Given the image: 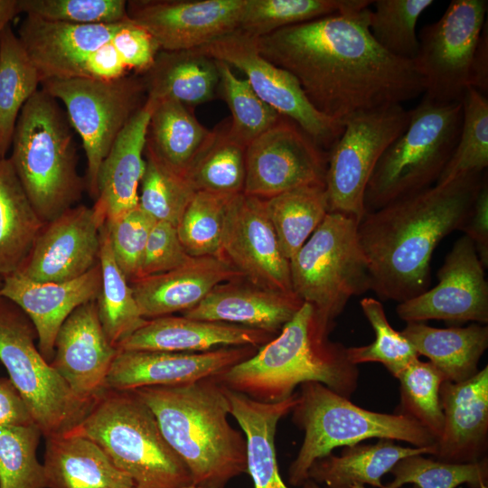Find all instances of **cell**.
<instances>
[{
    "label": "cell",
    "mask_w": 488,
    "mask_h": 488,
    "mask_svg": "<svg viewBox=\"0 0 488 488\" xmlns=\"http://www.w3.org/2000/svg\"><path fill=\"white\" fill-rule=\"evenodd\" d=\"M369 7L338 13L255 37L261 55L298 81L310 103L342 124L402 104L425 91L413 61L383 49L369 29Z\"/></svg>",
    "instance_id": "6da1fadb"
},
{
    "label": "cell",
    "mask_w": 488,
    "mask_h": 488,
    "mask_svg": "<svg viewBox=\"0 0 488 488\" xmlns=\"http://www.w3.org/2000/svg\"><path fill=\"white\" fill-rule=\"evenodd\" d=\"M487 172L471 174L398 199L358 223L371 290L381 300L407 301L427 291L437 244L467 220Z\"/></svg>",
    "instance_id": "7a4b0ae2"
},
{
    "label": "cell",
    "mask_w": 488,
    "mask_h": 488,
    "mask_svg": "<svg viewBox=\"0 0 488 488\" xmlns=\"http://www.w3.org/2000/svg\"><path fill=\"white\" fill-rule=\"evenodd\" d=\"M333 329L311 304L304 303L277 335L214 379L261 402L282 401L308 381L350 399L358 387L359 370L349 361L346 347L329 339Z\"/></svg>",
    "instance_id": "3957f363"
},
{
    "label": "cell",
    "mask_w": 488,
    "mask_h": 488,
    "mask_svg": "<svg viewBox=\"0 0 488 488\" xmlns=\"http://www.w3.org/2000/svg\"><path fill=\"white\" fill-rule=\"evenodd\" d=\"M133 391L152 410L193 484L224 488L234 477L248 473L246 439L230 424L224 387L214 378Z\"/></svg>",
    "instance_id": "277c9868"
},
{
    "label": "cell",
    "mask_w": 488,
    "mask_h": 488,
    "mask_svg": "<svg viewBox=\"0 0 488 488\" xmlns=\"http://www.w3.org/2000/svg\"><path fill=\"white\" fill-rule=\"evenodd\" d=\"M60 105L38 89L20 112L8 156L44 223L75 206L85 186L78 172L72 127Z\"/></svg>",
    "instance_id": "5b68a950"
},
{
    "label": "cell",
    "mask_w": 488,
    "mask_h": 488,
    "mask_svg": "<svg viewBox=\"0 0 488 488\" xmlns=\"http://www.w3.org/2000/svg\"><path fill=\"white\" fill-rule=\"evenodd\" d=\"M70 431L99 445L136 488H180L192 483L152 410L133 390L106 389Z\"/></svg>",
    "instance_id": "8992f818"
},
{
    "label": "cell",
    "mask_w": 488,
    "mask_h": 488,
    "mask_svg": "<svg viewBox=\"0 0 488 488\" xmlns=\"http://www.w3.org/2000/svg\"><path fill=\"white\" fill-rule=\"evenodd\" d=\"M292 420L305 436L288 468V482L302 486L314 461L340 446L360 444L369 438L399 440L416 447L436 444V438L405 414L380 413L361 408L316 381L300 385Z\"/></svg>",
    "instance_id": "52a82bcc"
},
{
    "label": "cell",
    "mask_w": 488,
    "mask_h": 488,
    "mask_svg": "<svg viewBox=\"0 0 488 488\" xmlns=\"http://www.w3.org/2000/svg\"><path fill=\"white\" fill-rule=\"evenodd\" d=\"M462 120L461 102L424 96L378 161L364 193L365 213L435 185L455 148Z\"/></svg>",
    "instance_id": "ba28073f"
},
{
    "label": "cell",
    "mask_w": 488,
    "mask_h": 488,
    "mask_svg": "<svg viewBox=\"0 0 488 488\" xmlns=\"http://www.w3.org/2000/svg\"><path fill=\"white\" fill-rule=\"evenodd\" d=\"M36 68L49 80H114L134 70L130 20L74 24L25 15L16 33Z\"/></svg>",
    "instance_id": "9c48e42d"
},
{
    "label": "cell",
    "mask_w": 488,
    "mask_h": 488,
    "mask_svg": "<svg viewBox=\"0 0 488 488\" xmlns=\"http://www.w3.org/2000/svg\"><path fill=\"white\" fill-rule=\"evenodd\" d=\"M358 223L351 216L328 212L289 260L294 294L333 327L352 296L371 290Z\"/></svg>",
    "instance_id": "30bf717a"
},
{
    "label": "cell",
    "mask_w": 488,
    "mask_h": 488,
    "mask_svg": "<svg viewBox=\"0 0 488 488\" xmlns=\"http://www.w3.org/2000/svg\"><path fill=\"white\" fill-rule=\"evenodd\" d=\"M29 316L0 296V361L45 437L78 425L93 401L79 399L41 354Z\"/></svg>",
    "instance_id": "8fae6325"
},
{
    "label": "cell",
    "mask_w": 488,
    "mask_h": 488,
    "mask_svg": "<svg viewBox=\"0 0 488 488\" xmlns=\"http://www.w3.org/2000/svg\"><path fill=\"white\" fill-rule=\"evenodd\" d=\"M41 89L63 104L72 128L80 136L87 159V188L98 197L99 167L118 134L145 104L142 75L114 80H49Z\"/></svg>",
    "instance_id": "7c38bea8"
},
{
    "label": "cell",
    "mask_w": 488,
    "mask_h": 488,
    "mask_svg": "<svg viewBox=\"0 0 488 488\" xmlns=\"http://www.w3.org/2000/svg\"><path fill=\"white\" fill-rule=\"evenodd\" d=\"M409 110L392 104L349 117L327 152L324 190L328 212L354 218L365 213L364 193L371 175L388 146L402 134Z\"/></svg>",
    "instance_id": "4fadbf2b"
},
{
    "label": "cell",
    "mask_w": 488,
    "mask_h": 488,
    "mask_svg": "<svg viewBox=\"0 0 488 488\" xmlns=\"http://www.w3.org/2000/svg\"><path fill=\"white\" fill-rule=\"evenodd\" d=\"M487 8L486 0H453L436 22L421 29L413 61L424 81V96L461 102L473 85Z\"/></svg>",
    "instance_id": "5bb4252c"
},
{
    "label": "cell",
    "mask_w": 488,
    "mask_h": 488,
    "mask_svg": "<svg viewBox=\"0 0 488 488\" xmlns=\"http://www.w3.org/2000/svg\"><path fill=\"white\" fill-rule=\"evenodd\" d=\"M196 50L240 70L263 101L322 149L329 151L343 133L344 125L315 109L292 74L261 55L255 37L236 30Z\"/></svg>",
    "instance_id": "9a60e30c"
},
{
    "label": "cell",
    "mask_w": 488,
    "mask_h": 488,
    "mask_svg": "<svg viewBox=\"0 0 488 488\" xmlns=\"http://www.w3.org/2000/svg\"><path fill=\"white\" fill-rule=\"evenodd\" d=\"M328 154L282 117L247 145L243 193L268 199L307 185L324 186Z\"/></svg>",
    "instance_id": "2e32d148"
},
{
    "label": "cell",
    "mask_w": 488,
    "mask_h": 488,
    "mask_svg": "<svg viewBox=\"0 0 488 488\" xmlns=\"http://www.w3.org/2000/svg\"><path fill=\"white\" fill-rule=\"evenodd\" d=\"M221 257L255 286L294 293L290 263L282 253L264 199L243 192L230 199L224 218Z\"/></svg>",
    "instance_id": "e0dca14e"
},
{
    "label": "cell",
    "mask_w": 488,
    "mask_h": 488,
    "mask_svg": "<svg viewBox=\"0 0 488 488\" xmlns=\"http://www.w3.org/2000/svg\"><path fill=\"white\" fill-rule=\"evenodd\" d=\"M472 240L463 235L437 271L438 284L399 303L398 316L408 322L443 320L450 324L488 323V283Z\"/></svg>",
    "instance_id": "ac0fdd59"
},
{
    "label": "cell",
    "mask_w": 488,
    "mask_h": 488,
    "mask_svg": "<svg viewBox=\"0 0 488 488\" xmlns=\"http://www.w3.org/2000/svg\"><path fill=\"white\" fill-rule=\"evenodd\" d=\"M106 221L101 204L75 205L46 222L17 272L36 282L73 280L99 264L100 229Z\"/></svg>",
    "instance_id": "d6986e66"
},
{
    "label": "cell",
    "mask_w": 488,
    "mask_h": 488,
    "mask_svg": "<svg viewBox=\"0 0 488 488\" xmlns=\"http://www.w3.org/2000/svg\"><path fill=\"white\" fill-rule=\"evenodd\" d=\"M244 0H134L127 1V15L160 51H187L238 30Z\"/></svg>",
    "instance_id": "ffe728a7"
},
{
    "label": "cell",
    "mask_w": 488,
    "mask_h": 488,
    "mask_svg": "<svg viewBox=\"0 0 488 488\" xmlns=\"http://www.w3.org/2000/svg\"><path fill=\"white\" fill-rule=\"evenodd\" d=\"M258 349L238 346L202 352L118 350L107 375L105 389L126 391L214 378L249 359Z\"/></svg>",
    "instance_id": "44dd1931"
},
{
    "label": "cell",
    "mask_w": 488,
    "mask_h": 488,
    "mask_svg": "<svg viewBox=\"0 0 488 488\" xmlns=\"http://www.w3.org/2000/svg\"><path fill=\"white\" fill-rule=\"evenodd\" d=\"M117 352L104 333L93 300L77 307L61 324L50 364L79 399L93 401L106 389Z\"/></svg>",
    "instance_id": "7402d4cb"
},
{
    "label": "cell",
    "mask_w": 488,
    "mask_h": 488,
    "mask_svg": "<svg viewBox=\"0 0 488 488\" xmlns=\"http://www.w3.org/2000/svg\"><path fill=\"white\" fill-rule=\"evenodd\" d=\"M101 287L99 262L83 276L63 282H36L19 273L3 279L0 296L15 303L29 316L38 334V348L51 363L56 335L80 305L96 300Z\"/></svg>",
    "instance_id": "603a6c76"
},
{
    "label": "cell",
    "mask_w": 488,
    "mask_h": 488,
    "mask_svg": "<svg viewBox=\"0 0 488 488\" xmlns=\"http://www.w3.org/2000/svg\"><path fill=\"white\" fill-rule=\"evenodd\" d=\"M439 396L444 426L434 458L465 464L487 457L488 367L461 382L444 380Z\"/></svg>",
    "instance_id": "cb8c5ba5"
},
{
    "label": "cell",
    "mask_w": 488,
    "mask_h": 488,
    "mask_svg": "<svg viewBox=\"0 0 488 488\" xmlns=\"http://www.w3.org/2000/svg\"><path fill=\"white\" fill-rule=\"evenodd\" d=\"M242 278L224 258L203 256L191 257L173 270L129 284L142 316L149 320L183 313L200 304L216 286Z\"/></svg>",
    "instance_id": "d4e9b609"
},
{
    "label": "cell",
    "mask_w": 488,
    "mask_h": 488,
    "mask_svg": "<svg viewBox=\"0 0 488 488\" xmlns=\"http://www.w3.org/2000/svg\"><path fill=\"white\" fill-rule=\"evenodd\" d=\"M304 302L294 293H283L237 279L216 286L183 316L221 322L277 335Z\"/></svg>",
    "instance_id": "484cf974"
},
{
    "label": "cell",
    "mask_w": 488,
    "mask_h": 488,
    "mask_svg": "<svg viewBox=\"0 0 488 488\" xmlns=\"http://www.w3.org/2000/svg\"><path fill=\"white\" fill-rule=\"evenodd\" d=\"M275 336L227 323L165 315L147 320L117 347L123 351L202 352L224 347L259 348Z\"/></svg>",
    "instance_id": "4316f807"
},
{
    "label": "cell",
    "mask_w": 488,
    "mask_h": 488,
    "mask_svg": "<svg viewBox=\"0 0 488 488\" xmlns=\"http://www.w3.org/2000/svg\"><path fill=\"white\" fill-rule=\"evenodd\" d=\"M152 109L153 102L146 99L118 134L99 167L95 201L103 207L106 220L115 219L138 206Z\"/></svg>",
    "instance_id": "83f0119b"
},
{
    "label": "cell",
    "mask_w": 488,
    "mask_h": 488,
    "mask_svg": "<svg viewBox=\"0 0 488 488\" xmlns=\"http://www.w3.org/2000/svg\"><path fill=\"white\" fill-rule=\"evenodd\" d=\"M43 468L47 488H133L101 447L68 431L47 436Z\"/></svg>",
    "instance_id": "f1b7e54d"
},
{
    "label": "cell",
    "mask_w": 488,
    "mask_h": 488,
    "mask_svg": "<svg viewBox=\"0 0 488 488\" xmlns=\"http://www.w3.org/2000/svg\"><path fill=\"white\" fill-rule=\"evenodd\" d=\"M224 391L230 414L245 436L248 474L254 488H288L279 474L275 436L279 420L296 406L297 393L282 401L261 402L225 387Z\"/></svg>",
    "instance_id": "f546056e"
},
{
    "label": "cell",
    "mask_w": 488,
    "mask_h": 488,
    "mask_svg": "<svg viewBox=\"0 0 488 488\" xmlns=\"http://www.w3.org/2000/svg\"><path fill=\"white\" fill-rule=\"evenodd\" d=\"M142 77L152 101L171 99L189 108L213 99L219 90L216 61L196 49L160 51Z\"/></svg>",
    "instance_id": "4dcf8cb0"
},
{
    "label": "cell",
    "mask_w": 488,
    "mask_h": 488,
    "mask_svg": "<svg viewBox=\"0 0 488 488\" xmlns=\"http://www.w3.org/2000/svg\"><path fill=\"white\" fill-rule=\"evenodd\" d=\"M436 452V444L426 447H406L390 439L376 444H356L345 446L341 455H328L317 459L309 468L308 479L326 488H354L369 484L384 488L381 478L400 459Z\"/></svg>",
    "instance_id": "1f68e13d"
},
{
    "label": "cell",
    "mask_w": 488,
    "mask_h": 488,
    "mask_svg": "<svg viewBox=\"0 0 488 488\" xmlns=\"http://www.w3.org/2000/svg\"><path fill=\"white\" fill-rule=\"evenodd\" d=\"M400 333L446 380L455 383L478 372L479 361L488 347V326L477 323L436 328L424 322H408Z\"/></svg>",
    "instance_id": "d6a6232c"
},
{
    "label": "cell",
    "mask_w": 488,
    "mask_h": 488,
    "mask_svg": "<svg viewBox=\"0 0 488 488\" xmlns=\"http://www.w3.org/2000/svg\"><path fill=\"white\" fill-rule=\"evenodd\" d=\"M152 102L145 153L185 177L212 130L202 125L188 107L177 101Z\"/></svg>",
    "instance_id": "836d02e7"
},
{
    "label": "cell",
    "mask_w": 488,
    "mask_h": 488,
    "mask_svg": "<svg viewBox=\"0 0 488 488\" xmlns=\"http://www.w3.org/2000/svg\"><path fill=\"white\" fill-rule=\"evenodd\" d=\"M45 223L30 202L8 156L0 158V277L22 267Z\"/></svg>",
    "instance_id": "e575fe53"
},
{
    "label": "cell",
    "mask_w": 488,
    "mask_h": 488,
    "mask_svg": "<svg viewBox=\"0 0 488 488\" xmlns=\"http://www.w3.org/2000/svg\"><path fill=\"white\" fill-rule=\"evenodd\" d=\"M39 85L38 71L10 23L0 35V158L6 157L20 112Z\"/></svg>",
    "instance_id": "d590c367"
},
{
    "label": "cell",
    "mask_w": 488,
    "mask_h": 488,
    "mask_svg": "<svg viewBox=\"0 0 488 488\" xmlns=\"http://www.w3.org/2000/svg\"><path fill=\"white\" fill-rule=\"evenodd\" d=\"M246 150L247 145L231 134L230 124L218 127L185 178L195 192L229 197L241 193L246 178Z\"/></svg>",
    "instance_id": "8d00e7d4"
},
{
    "label": "cell",
    "mask_w": 488,
    "mask_h": 488,
    "mask_svg": "<svg viewBox=\"0 0 488 488\" xmlns=\"http://www.w3.org/2000/svg\"><path fill=\"white\" fill-rule=\"evenodd\" d=\"M264 200L282 253L290 260L328 213L324 186H302Z\"/></svg>",
    "instance_id": "74e56055"
},
{
    "label": "cell",
    "mask_w": 488,
    "mask_h": 488,
    "mask_svg": "<svg viewBox=\"0 0 488 488\" xmlns=\"http://www.w3.org/2000/svg\"><path fill=\"white\" fill-rule=\"evenodd\" d=\"M99 262L101 271V287L96 299L99 317L108 341L117 346L147 319L142 316L130 284L114 258L105 223L100 229Z\"/></svg>",
    "instance_id": "f35d334b"
},
{
    "label": "cell",
    "mask_w": 488,
    "mask_h": 488,
    "mask_svg": "<svg viewBox=\"0 0 488 488\" xmlns=\"http://www.w3.org/2000/svg\"><path fill=\"white\" fill-rule=\"evenodd\" d=\"M368 0H244L239 29L253 37L327 15L369 7Z\"/></svg>",
    "instance_id": "ab89813d"
},
{
    "label": "cell",
    "mask_w": 488,
    "mask_h": 488,
    "mask_svg": "<svg viewBox=\"0 0 488 488\" xmlns=\"http://www.w3.org/2000/svg\"><path fill=\"white\" fill-rule=\"evenodd\" d=\"M463 120L455 148L436 184L444 185L488 166V99L468 87L461 100Z\"/></svg>",
    "instance_id": "60d3db41"
},
{
    "label": "cell",
    "mask_w": 488,
    "mask_h": 488,
    "mask_svg": "<svg viewBox=\"0 0 488 488\" xmlns=\"http://www.w3.org/2000/svg\"><path fill=\"white\" fill-rule=\"evenodd\" d=\"M433 0H376L370 11L369 29L375 41L390 54L414 61L418 52L417 23Z\"/></svg>",
    "instance_id": "b9f144b4"
},
{
    "label": "cell",
    "mask_w": 488,
    "mask_h": 488,
    "mask_svg": "<svg viewBox=\"0 0 488 488\" xmlns=\"http://www.w3.org/2000/svg\"><path fill=\"white\" fill-rule=\"evenodd\" d=\"M393 480L384 488H456L467 484L471 488H488L487 457L465 464H455L427 458L423 455H409L398 461L389 472Z\"/></svg>",
    "instance_id": "7bdbcfd3"
},
{
    "label": "cell",
    "mask_w": 488,
    "mask_h": 488,
    "mask_svg": "<svg viewBox=\"0 0 488 488\" xmlns=\"http://www.w3.org/2000/svg\"><path fill=\"white\" fill-rule=\"evenodd\" d=\"M216 62L220 74L219 90L231 112L230 130L248 145L282 116L256 94L246 79L238 78L230 66L223 61Z\"/></svg>",
    "instance_id": "ee69618b"
},
{
    "label": "cell",
    "mask_w": 488,
    "mask_h": 488,
    "mask_svg": "<svg viewBox=\"0 0 488 488\" xmlns=\"http://www.w3.org/2000/svg\"><path fill=\"white\" fill-rule=\"evenodd\" d=\"M361 310L371 324L374 341L364 346L346 347L349 361L357 365L379 362L395 378L419 355L410 342L389 323L382 304L373 297H363Z\"/></svg>",
    "instance_id": "f6af8a7d"
},
{
    "label": "cell",
    "mask_w": 488,
    "mask_h": 488,
    "mask_svg": "<svg viewBox=\"0 0 488 488\" xmlns=\"http://www.w3.org/2000/svg\"><path fill=\"white\" fill-rule=\"evenodd\" d=\"M41 436L36 424L0 426V488H47L36 457Z\"/></svg>",
    "instance_id": "bcb514c9"
},
{
    "label": "cell",
    "mask_w": 488,
    "mask_h": 488,
    "mask_svg": "<svg viewBox=\"0 0 488 488\" xmlns=\"http://www.w3.org/2000/svg\"><path fill=\"white\" fill-rule=\"evenodd\" d=\"M397 379L400 389L399 412L414 418L437 440L444 426L439 391L445 377L429 361L417 359Z\"/></svg>",
    "instance_id": "7dc6e473"
},
{
    "label": "cell",
    "mask_w": 488,
    "mask_h": 488,
    "mask_svg": "<svg viewBox=\"0 0 488 488\" xmlns=\"http://www.w3.org/2000/svg\"><path fill=\"white\" fill-rule=\"evenodd\" d=\"M145 169L140 183L138 207L155 221L177 227L196 192L184 176L144 153Z\"/></svg>",
    "instance_id": "c3c4849f"
},
{
    "label": "cell",
    "mask_w": 488,
    "mask_h": 488,
    "mask_svg": "<svg viewBox=\"0 0 488 488\" xmlns=\"http://www.w3.org/2000/svg\"><path fill=\"white\" fill-rule=\"evenodd\" d=\"M231 197L207 192L194 193L176 227L191 257H221L225 212Z\"/></svg>",
    "instance_id": "681fc988"
},
{
    "label": "cell",
    "mask_w": 488,
    "mask_h": 488,
    "mask_svg": "<svg viewBox=\"0 0 488 488\" xmlns=\"http://www.w3.org/2000/svg\"><path fill=\"white\" fill-rule=\"evenodd\" d=\"M19 13L52 22L108 24L128 19L125 0H18Z\"/></svg>",
    "instance_id": "f907efd6"
},
{
    "label": "cell",
    "mask_w": 488,
    "mask_h": 488,
    "mask_svg": "<svg viewBox=\"0 0 488 488\" xmlns=\"http://www.w3.org/2000/svg\"><path fill=\"white\" fill-rule=\"evenodd\" d=\"M155 222L138 206L105 221L114 258L129 283L139 277L145 249Z\"/></svg>",
    "instance_id": "816d5d0a"
},
{
    "label": "cell",
    "mask_w": 488,
    "mask_h": 488,
    "mask_svg": "<svg viewBox=\"0 0 488 488\" xmlns=\"http://www.w3.org/2000/svg\"><path fill=\"white\" fill-rule=\"evenodd\" d=\"M190 258L176 227L168 222L155 221L146 242L138 278L173 270Z\"/></svg>",
    "instance_id": "f5cc1de1"
},
{
    "label": "cell",
    "mask_w": 488,
    "mask_h": 488,
    "mask_svg": "<svg viewBox=\"0 0 488 488\" xmlns=\"http://www.w3.org/2000/svg\"><path fill=\"white\" fill-rule=\"evenodd\" d=\"M473 242L484 267H488V180L484 177L462 230Z\"/></svg>",
    "instance_id": "db71d44e"
},
{
    "label": "cell",
    "mask_w": 488,
    "mask_h": 488,
    "mask_svg": "<svg viewBox=\"0 0 488 488\" xmlns=\"http://www.w3.org/2000/svg\"><path fill=\"white\" fill-rule=\"evenodd\" d=\"M35 424L22 396L10 380L0 379V426Z\"/></svg>",
    "instance_id": "11a10c76"
},
{
    "label": "cell",
    "mask_w": 488,
    "mask_h": 488,
    "mask_svg": "<svg viewBox=\"0 0 488 488\" xmlns=\"http://www.w3.org/2000/svg\"><path fill=\"white\" fill-rule=\"evenodd\" d=\"M17 14L18 0H0V35Z\"/></svg>",
    "instance_id": "9f6ffc18"
},
{
    "label": "cell",
    "mask_w": 488,
    "mask_h": 488,
    "mask_svg": "<svg viewBox=\"0 0 488 488\" xmlns=\"http://www.w3.org/2000/svg\"><path fill=\"white\" fill-rule=\"evenodd\" d=\"M301 487L302 488H326V487H322L321 485H319L318 483H314V481L310 479L306 480Z\"/></svg>",
    "instance_id": "6f0895ef"
},
{
    "label": "cell",
    "mask_w": 488,
    "mask_h": 488,
    "mask_svg": "<svg viewBox=\"0 0 488 488\" xmlns=\"http://www.w3.org/2000/svg\"><path fill=\"white\" fill-rule=\"evenodd\" d=\"M180 488H207L200 485L193 484L192 483L184 486H182Z\"/></svg>",
    "instance_id": "680465c9"
},
{
    "label": "cell",
    "mask_w": 488,
    "mask_h": 488,
    "mask_svg": "<svg viewBox=\"0 0 488 488\" xmlns=\"http://www.w3.org/2000/svg\"><path fill=\"white\" fill-rule=\"evenodd\" d=\"M354 488H365L364 485H357Z\"/></svg>",
    "instance_id": "91938a15"
},
{
    "label": "cell",
    "mask_w": 488,
    "mask_h": 488,
    "mask_svg": "<svg viewBox=\"0 0 488 488\" xmlns=\"http://www.w3.org/2000/svg\"><path fill=\"white\" fill-rule=\"evenodd\" d=\"M2 282H3V279H2V277H0V286L2 285Z\"/></svg>",
    "instance_id": "94428289"
},
{
    "label": "cell",
    "mask_w": 488,
    "mask_h": 488,
    "mask_svg": "<svg viewBox=\"0 0 488 488\" xmlns=\"http://www.w3.org/2000/svg\"><path fill=\"white\" fill-rule=\"evenodd\" d=\"M133 488H136L135 486Z\"/></svg>",
    "instance_id": "6125c7cd"
}]
</instances>
